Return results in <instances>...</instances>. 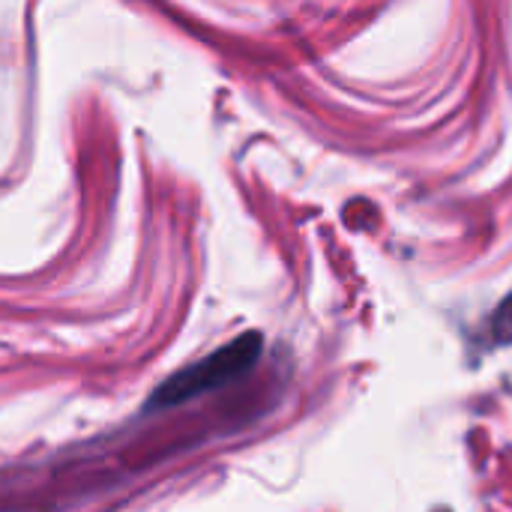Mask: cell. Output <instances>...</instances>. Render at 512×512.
Returning <instances> with one entry per match:
<instances>
[{"instance_id":"7a4b0ae2","label":"cell","mask_w":512,"mask_h":512,"mask_svg":"<svg viewBox=\"0 0 512 512\" xmlns=\"http://www.w3.org/2000/svg\"><path fill=\"white\" fill-rule=\"evenodd\" d=\"M495 336L512 339V297L501 303V309L495 312Z\"/></svg>"},{"instance_id":"6da1fadb","label":"cell","mask_w":512,"mask_h":512,"mask_svg":"<svg viewBox=\"0 0 512 512\" xmlns=\"http://www.w3.org/2000/svg\"><path fill=\"white\" fill-rule=\"evenodd\" d=\"M261 354V336L258 333H246L234 342H228L225 348L207 354L204 360L180 369L177 375H171L150 399V408H174L186 399H195L201 393H210L240 375H246L255 360Z\"/></svg>"}]
</instances>
